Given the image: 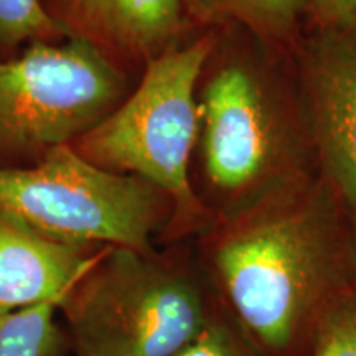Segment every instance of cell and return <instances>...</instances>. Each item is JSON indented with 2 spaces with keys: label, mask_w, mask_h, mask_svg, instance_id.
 <instances>
[{
  "label": "cell",
  "mask_w": 356,
  "mask_h": 356,
  "mask_svg": "<svg viewBox=\"0 0 356 356\" xmlns=\"http://www.w3.org/2000/svg\"><path fill=\"white\" fill-rule=\"evenodd\" d=\"M297 99L323 180L356 221V24L317 26L300 43Z\"/></svg>",
  "instance_id": "cell-7"
},
{
  "label": "cell",
  "mask_w": 356,
  "mask_h": 356,
  "mask_svg": "<svg viewBox=\"0 0 356 356\" xmlns=\"http://www.w3.org/2000/svg\"><path fill=\"white\" fill-rule=\"evenodd\" d=\"M0 211L71 244L154 251L172 200L144 178L97 167L70 144L29 168L0 167Z\"/></svg>",
  "instance_id": "cell-5"
},
{
  "label": "cell",
  "mask_w": 356,
  "mask_h": 356,
  "mask_svg": "<svg viewBox=\"0 0 356 356\" xmlns=\"http://www.w3.org/2000/svg\"><path fill=\"white\" fill-rule=\"evenodd\" d=\"M198 115L204 173L225 200L220 218L310 180L312 145L297 92L262 56L221 65L203 89Z\"/></svg>",
  "instance_id": "cell-3"
},
{
  "label": "cell",
  "mask_w": 356,
  "mask_h": 356,
  "mask_svg": "<svg viewBox=\"0 0 356 356\" xmlns=\"http://www.w3.org/2000/svg\"><path fill=\"white\" fill-rule=\"evenodd\" d=\"M126 81L108 53L83 38L32 42L0 61V159L81 139L121 104Z\"/></svg>",
  "instance_id": "cell-6"
},
{
  "label": "cell",
  "mask_w": 356,
  "mask_h": 356,
  "mask_svg": "<svg viewBox=\"0 0 356 356\" xmlns=\"http://www.w3.org/2000/svg\"><path fill=\"white\" fill-rule=\"evenodd\" d=\"M58 310L74 356H175L221 310L203 266L106 248Z\"/></svg>",
  "instance_id": "cell-2"
},
{
  "label": "cell",
  "mask_w": 356,
  "mask_h": 356,
  "mask_svg": "<svg viewBox=\"0 0 356 356\" xmlns=\"http://www.w3.org/2000/svg\"><path fill=\"white\" fill-rule=\"evenodd\" d=\"M61 33L43 0H0V44L50 42Z\"/></svg>",
  "instance_id": "cell-12"
},
{
  "label": "cell",
  "mask_w": 356,
  "mask_h": 356,
  "mask_svg": "<svg viewBox=\"0 0 356 356\" xmlns=\"http://www.w3.org/2000/svg\"><path fill=\"white\" fill-rule=\"evenodd\" d=\"M104 249L48 238L0 211V314L61 300Z\"/></svg>",
  "instance_id": "cell-8"
},
{
  "label": "cell",
  "mask_w": 356,
  "mask_h": 356,
  "mask_svg": "<svg viewBox=\"0 0 356 356\" xmlns=\"http://www.w3.org/2000/svg\"><path fill=\"white\" fill-rule=\"evenodd\" d=\"M68 37L102 51L150 58L167 51L186 29L181 0H43Z\"/></svg>",
  "instance_id": "cell-9"
},
{
  "label": "cell",
  "mask_w": 356,
  "mask_h": 356,
  "mask_svg": "<svg viewBox=\"0 0 356 356\" xmlns=\"http://www.w3.org/2000/svg\"><path fill=\"white\" fill-rule=\"evenodd\" d=\"M309 13L317 26L356 24V0H310Z\"/></svg>",
  "instance_id": "cell-15"
},
{
  "label": "cell",
  "mask_w": 356,
  "mask_h": 356,
  "mask_svg": "<svg viewBox=\"0 0 356 356\" xmlns=\"http://www.w3.org/2000/svg\"><path fill=\"white\" fill-rule=\"evenodd\" d=\"M175 356H261L225 310Z\"/></svg>",
  "instance_id": "cell-13"
},
{
  "label": "cell",
  "mask_w": 356,
  "mask_h": 356,
  "mask_svg": "<svg viewBox=\"0 0 356 356\" xmlns=\"http://www.w3.org/2000/svg\"><path fill=\"white\" fill-rule=\"evenodd\" d=\"M60 302L0 314V356H63V337L55 325Z\"/></svg>",
  "instance_id": "cell-11"
},
{
  "label": "cell",
  "mask_w": 356,
  "mask_h": 356,
  "mask_svg": "<svg viewBox=\"0 0 356 356\" xmlns=\"http://www.w3.org/2000/svg\"><path fill=\"white\" fill-rule=\"evenodd\" d=\"M203 267L261 356H309L325 317L356 289V221L310 178L216 220Z\"/></svg>",
  "instance_id": "cell-1"
},
{
  "label": "cell",
  "mask_w": 356,
  "mask_h": 356,
  "mask_svg": "<svg viewBox=\"0 0 356 356\" xmlns=\"http://www.w3.org/2000/svg\"><path fill=\"white\" fill-rule=\"evenodd\" d=\"M215 44L208 33L147 60L136 91L76 147L95 165L140 177L162 190L173 203L172 225L181 231L207 225L190 184V157L200 126L197 84Z\"/></svg>",
  "instance_id": "cell-4"
},
{
  "label": "cell",
  "mask_w": 356,
  "mask_h": 356,
  "mask_svg": "<svg viewBox=\"0 0 356 356\" xmlns=\"http://www.w3.org/2000/svg\"><path fill=\"white\" fill-rule=\"evenodd\" d=\"M309 356H356V289L325 317Z\"/></svg>",
  "instance_id": "cell-14"
},
{
  "label": "cell",
  "mask_w": 356,
  "mask_h": 356,
  "mask_svg": "<svg viewBox=\"0 0 356 356\" xmlns=\"http://www.w3.org/2000/svg\"><path fill=\"white\" fill-rule=\"evenodd\" d=\"M188 20L239 29L266 43L291 40L310 0H181Z\"/></svg>",
  "instance_id": "cell-10"
}]
</instances>
